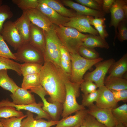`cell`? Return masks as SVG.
<instances>
[{
	"instance_id": "obj_1",
	"label": "cell",
	"mask_w": 127,
	"mask_h": 127,
	"mask_svg": "<svg viewBox=\"0 0 127 127\" xmlns=\"http://www.w3.org/2000/svg\"><path fill=\"white\" fill-rule=\"evenodd\" d=\"M69 77L59 66L50 60L44 59L40 74V83L49 95V102L64 103L66 94L65 84Z\"/></svg>"
},
{
	"instance_id": "obj_2",
	"label": "cell",
	"mask_w": 127,
	"mask_h": 127,
	"mask_svg": "<svg viewBox=\"0 0 127 127\" xmlns=\"http://www.w3.org/2000/svg\"><path fill=\"white\" fill-rule=\"evenodd\" d=\"M54 25L58 37L70 53H78L79 48L87 34L82 33L71 27Z\"/></svg>"
},
{
	"instance_id": "obj_3",
	"label": "cell",
	"mask_w": 127,
	"mask_h": 127,
	"mask_svg": "<svg viewBox=\"0 0 127 127\" xmlns=\"http://www.w3.org/2000/svg\"><path fill=\"white\" fill-rule=\"evenodd\" d=\"M70 54L71 68L69 79L70 81L73 83L82 82L87 71L103 60V58L100 57L94 60H87L81 56L78 53Z\"/></svg>"
},
{
	"instance_id": "obj_4",
	"label": "cell",
	"mask_w": 127,
	"mask_h": 127,
	"mask_svg": "<svg viewBox=\"0 0 127 127\" xmlns=\"http://www.w3.org/2000/svg\"><path fill=\"white\" fill-rule=\"evenodd\" d=\"M81 83H72L70 79L66 82L65 98L63 103V108L61 114L63 118L78 110L86 109L82 105L79 104L76 100V98L80 94V85Z\"/></svg>"
},
{
	"instance_id": "obj_5",
	"label": "cell",
	"mask_w": 127,
	"mask_h": 127,
	"mask_svg": "<svg viewBox=\"0 0 127 127\" xmlns=\"http://www.w3.org/2000/svg\"><path fill=\"white\" fill-rule=\"evenodd\" d=\"M44 32L45 40L44 59L51 61L61 67L60 47L62 44L56 33L54 25L49 30Z\"/></svg>"
},
{
	"instance_id": "obj_6",
	"label": "cell",
	"mask_w": 127,
	"mask_h": 127,
	"mask_svg": "<svg viewBox=\"0 0 127 127\" xmlns=\"http://www.w3.org/2000/svg\"><path fill=\"white\" fill-rule=\"evenodd\" d=\"M13 54L16 60L21 63H36L42 65L44 63L43 53L29 42L23 44Z\"/></svg>"
},
{
	"instance_id": "obj_7",
	"label": "cell",
	"mask_w": 127,
	"mask_h": 127,
	"mask_svg": "<svg viewBox=\"0 0 127 127\" xmlns=\"http://www.w3.org/2000/svg\"><path fill=\"white\" fill-rule=\"evenodd\" d=\"M30 90L31 92L36 94L41 99L43 104L42 108L44 111L50 115L51 120L59 121L60 115L63 111V103L57 102L51 103L48 101L45 96L48 94L41 85Z\"/></svg>"
},
{
	"instance_id": "obj_8",
	"label": "cell",
	"mask_w": 127,
	"mask_h": 127,
	"mask_svg": "<svg viewBox=\"0 0 127 127\" xmlns=\"http://www.w3.org/2000/svg\"><path fill=\"white\" fill-rule=\"evenodd\" d=\"M115 61L114 59L111 58L97 63L95 65V69L87 73L84 76L83 79L94 82L98 87L104 85L105 75L111 66Z\"/></svg>"
},
{
	"instance_id": "obj_9",
	"label": "cell",
	"mask_w": 127,
	"mask_h": 127,
	"mask_svg": "<svg viewBox=\"0 0 127 127\" xmlns=\"http://www.w3.org/2000/svg\"><path fill=\"white\" fill-rule=\"evenodd\" d=\"M111 20L109 27L114 28L115 36L114 42L117 38V26L123 20L127 19V0H115L110 11Z\"/></svg>"
},
{
	"instance_id": "obj_10",
	"label": "cell",
	"mask_w": 127,
	"mask_h": 127,
	"mask_svg": "<svg viewBox=\"0 0 127 127\" xmlns=\"http://www.w3.org/2000/svg\"><path fill=\"white\" fill-rule=\"evenodd\" d=\"M0 34L4 40L15 50L24 43L14 22L11 21L4 23Z\"/></svg>"
},
{
	"instance_id": "obj_11",
	"label": "cell",
	"mask_w": 127,
	"mask_h": 127,
	"mask_svg": "<svg viewBox=\"0 0 127 127\" xmlns=\"http://www.w3.org/2000/svg\"><path fill=\"white\" fill-rule=\"evenodd\" d=\"M93 17L78 15L70 18L69 21L63 26L74 28L80 32L87 33L94 35H99L97 30L90 24V20Z\"/></svg>"
},
{
	"instance_id": "obj_12",
	"label": "cell",
	"mask_w": 127,
	"mask_h": 127,
	"mask_svg": "<svg viewBox=\"0 0 127 127\" xmlns=\"http://www.w3.org/2000/svg\"><path fill=\"white\" fill-rule=\"evenodd\" d=\"M88 107V114L107 127H113L118 123L112 114L111 109L100 108L94 104Z\"/></svg>"
},
{
	"instance_id": "obj_13",
	"label": "cell",
	"mask_w": 127,
	"mask_h": 127,
	"mask_svg": "<svg viewBox=\"0 0 127 127\" xmlns=\"http://www.w3.org/2000/svg\"><path fill=\"white\" fill-rule=\"evenodd\" d=\"M43 105V103L42 102L25 105H17L13 104L7 99H3L0 101V106H13L15 107L18 111L23 110L36 113L37 115L36 117V119L44 118L48 121H51V119L50 115L43 110L42 108Z\"/></svg>"
},
{
	"instance_id": "obj_14",
	"label": "cell",
	"mask_w": 127,
	"mask_h": 127,
	"mask_svg": "<svg viewBox=\"0 0 127 127\" xmlns=\"http://www.w3.org/2000/svg\"><path fill=\"white\" fill-rule=\"evenodd\" d=\"M24 11L31 23L44 31H48L54 25L46 16L37 8Z\"/></svg>"
},
{
	"instance_id": "obj_15",
	"label": "cell",
	"mask_w": 127,
	"mask_h": 127,
	"mask_svg": "<svg viewBox=\"0 0 127 127\" xmlns=\"http://www.w3.org/2000/svg\"><path fill=\"white\" fill-rule=\"evenodd\" d=\"M98 88L96 105L102 108L112 109L116 107L118 103L115 100L111 91L104 85Z\"/></svg>"
},
{
	"instance_id": "obj_16",
	"label": "cell",
	"mask_w": 127,
	"mask_h": 127,
	"mask_svg": "<svg viewBox=\"0 0 127 127\" xmlns=\"http://www.w3.org/2000/svg\"><path fill=\"white\" fill-rule=\"evenodd\" d=\"M73 115L63 118L58 121L56 127H73L83 125L88 114V110H81L75 112Z\"/></svg>"
},
{
	"instance_id": "obj_17",
	"label": "cell",
	"mask_w": 127,
	"mask_h": 127,
	"mask_svg": "<svg viewBox=\"0 0 127 127\" xmlns=\"http://www.w3.org/2000/svg\"><path fill=\"white\" fill-rule=\"evenodd\" d=\"M14 22L23 43L29 42L31 23L25 11H23L21 16Z\"/></svg>"
},
{
	"instance_id": "obj_18",
	"label": "cell",
	"mask_w": 127,
	"mask_h": 127,
	"mask_svg": "<svg viewBox=\"0 0 127 127\" xmlns=\"http://www.w3.org/2000/svg\"><path fill=\"white\" fill-rule=\"evenodd\" d=\"M60 1L63 5L75 10L78 15L100 17H104L105 14L102 11L91 9L71 0H62Z\"/></svg>"
},
{
	"instance_id": "obj_19",
	"label": "cell",
	"mask_w": 127,
	"mask_h": 127,
	"mask_svg": "<svg viewBox=\"0 0 127 127\" xmlns=\"http://www.w3.org/2000/svg\"><path fill=\"white\" fill-rule=\"evenodd\" d=\"M29 42L41 52L44 56L45 49V40L43 30L31 23Z\"/></svg>"
},
{
	"instance_id": "obj_20",
	"label": "cell",
	"mask_w": 127,
	"mask_h": 127,
	"mask_svg": "<svg viewBox=\"0 0 127 127\" xmlns=\"http://www.w3.org/2000/svg\"><path fill=\"white\" fill-rule=\"evenodd\" d=\"M37 8L46 16L54 25L63 26L69 21L70 18L60 15L45 4L39 3Z\"/></svg>"
},
{
	"instance_id": "obj_21",
	"label": "cell",
	"mask_w": 127,
	"mask_h": 127,
	"mask_svg": "<svg viewBox=\"0 0 127 127\" xmlns=\"http://www.w3.org/2000/svg\"><path fill=\"white\" fill-rule=\"evenodd\" d=\"M12 102L18 105H25L36 103L33 95L30 91L19 87L14 93L10 95Z\"/></svg>"
},
{
	"instance_id": "obj_22",
	"label": "cell",
	"mask_w": 127,
	"mask_h": 127,
	"mask_svg": "<svg viewBox=\"0 0 127 127\" xmlns=\"http://www.w3.org/2000/svg\"><path fill=\"white\" fill-rule=\"evenodd\" d=\"M27 116L21 122L20 127H51L56 125L58 121H46L42 119H36L32 112L27 111Z\"/></svg>"
},
{
	"instance_id": "obj_23",
	"label": "cell",
	"mask_w": 127,
	"mask_h": 127,
	"mask_svg": "<svg viewBox=\"0 0 127 127\" xmlns=\"http://www.w3.org/2000/svg\"><path fill=\"white\" fill-rule=\"evenodd\" d=\"M127 71V54H124L119 60L115 61L109 68L107 73L109 77L123 78Z\"/></svg>"
},
{
	"instance_id": "obj_24",
	"label": "cell",
	"mask_w": 127,
	"mask_h": 127,
	"mask_svg": "<svg viewBox=\"0 0 127 127\" xmlns=\"http://www.w3.org/2000/svg\"><path fill=\"white\" fill-rule=\"evenodd\" d=\"M39 3L46 4L60 15L64 17L71 18L78 15L75 12L67 8L59 1L55 0H38Z\"/></svg>"
},
{
	"instance_id": "obj_25",
	"label": "cell",
	"mask_w": 127,
	"mask_h": 127,
	"mask_svg": "<svg viewBox=\"0 0 127 127\" xmlns=\"http://www.w3.org/2000/svg\"><path fill=\"white\" fill-rule=\"evenodd\" d=\"M81 45L93 49L96 47L106 49L110 48L105 39H103L99 35L91 34H87L86 37L83 40Z\"/></svg>"
},
{
	"instance_id": "obj_26",
	"label": "cell",
	"mask_w": 127,
	"mask_h": 127,
	"mask_svg": "<svg viewBox=\"0 0 127 127\" xmlns=\"http://www.w3.org/2000/svg\"><path fill=\"white\" fill-rule=\"evenodd\" d=\"M104 85L110 90L127 89V80L122 78L107 77L105 79Z\"/></svg>"
},
{
	"instance_id": "obj_27",
	"label": "cell",
	"mask_w": 127,
	"mask_h": 127,
	"mask_svg": "<svg viewBox=\"0 0 127 127\" xmlns=\"http://www.w3.org/2000/svg\"><path fill=\"white\" fill-rule=\"evenodd\" d=\"M7 71L8 70H0V87L13 94L19 87L8 76Z\"/></svg>"
},
{
	"instance_id": "obj_28",
	"label": "cell",
	"mask_w": 127,
	"mask_h": 127,
	"mask_svg": "<svg viewBox=\"0 0 127 127\" xmlns=\"http://www.w3.org/2000/svg\"><path fill=\"white\" fill-rule=\"evenodd\" d=\"M60 67L66 73L70 76L71 68L70 53L62 44L60 46Z\"/></svg>"
},
{
	"instance_id": "obj_29",
	"label": "cell",
	"mask_w": 127,
	"mask_h": 127,
	"mask_svg": "<svg viewBox=\"0 0 127 127\" xmlns=\"http://www.w3.org/2000/svg\"><path fill=\"white\" fill-rule=\"evenodd\" d=\"M40 85V74L28 75L23 76L21 87L30 90Z\"/></svg>"
},
{
	"instance_id": "obj_30",
	"label": "cell",
	"mask_w": 127,
	"mask_h": 127,
	"mask_svg": "<svg viewBox=\"0 0 127 127\" xmlns=\"http://www.w3.org/2000/svg\"><path fill=\"white\" fill-rule=\"evenodd\" d=\"M112 114L118 123L127 127V104L125 103L111 109Z\"/></svg>"
},
{
	"instance_id": "obj_31",
	"label": "cell",
	"mask_w": 127,
	"mask_h": 127,
	"mask_svg": "<svg viewBox=\"0 0 127 127\" xmlns=\"http://www.w3.org/2000/svg\"><path fill=\"white\" fill-rule=\"evenodd\" d=\"M43 65L38 64L25 63L20 64V69L22 75H25L34 74H40Z\"/></svg>"
},
{
	"instance_id": "obj_32",
	"label": "cell",
	"mask_w": 127,
	"mask_h": 127,
	"mask_svg": "<svg viewBox=\"0 0 127 127\" xmlns=\"http://www.w3.org/2000/svg\"><path fill=\"white\" fill-rule=\"evenodd\" d=\"M20 64L10 59L0 56V70L10 69L15 71L19 76L22 75Z\"/></svg>"
},
{
	"instance_id": "obj_33",
	"label": "cell",
	"mask_w": 127,
	"mask_h": 127,
	"mask_svg": "<svg viewBox=\"0 0 127 127\" xmlns=\"http://www.w3.org/2000/svg\"><path fill=\"white\" fill-rule=\"evenodd\" d=\"M24 115L22 112L17 110L13 107L0 106V118L7 119L13 117H19Z\"/></svg>"
},
{
	"instance_id": "obj_34",
	"label": "cell",
	"mask_w": 127,
	"mask_h": 127,
	"mask_svg": "<svg viewBox=\"0 0 127 127\" xmlns=\"http://www.w3.org/2000/svg\"><path fill=\"white\" fill-rule=\"evenodd\" d=\"M78 53L82 57L89 60H94L99 57V53L94 49L81 46L79 48Z\"/></svg>"
},
{
	"instance_id": "obj_35",
	"label": "cell",
	"mask_w": 127,
	"mask_h": 127,
	"mask_svg": "<svg viewBox=\"0 0 127 127\" xmlns=\"http://www.w3.org/2000/svg\"><path fill=\"white\" fill-rule=\"evenodd\" d=\"M12 3L23 11L37 8L38 0H12Z\"/></svg>"
},
{
	"instance_id": "obj_36",
	"label": "cell",
	"mask_w": 127,
	"mask_h": 127,
	"mask_svg": "<svg viewBox=\"0 0 127 127\" xmlns=\"http://www.w3.org/2000/svg\"><path fill=\"white\" fill-rule=\"evenodd\" d=\"M13 13L10 7L6 4L0 6V34L5 21L13 16Z\"/></svg>"
},
{
	"instance_id": "obj_37",
	"label": "cell",
	"mask_w": 127,
	"mask_h": 127,
	"mask_svg": "<svg viewBox=\"0 0 127 127\" xmlns=\"http://www.w3.org/2000/svg\"><path fill=\"white\" fill-rule=\"evenodd\" d=\"M26 116V115L19 117H13L7 119L0 118V122L3 127H20L22 120Z\"/></svg>"
},
{
	"instance_id": "obj_38",
	"label": "cell",
	"mask_w": 127,
	"mask_h": 127,
	"mask_svg": "<svg viewBox=\"0 0 127 127\" xmlns=\"http://www.w3.org/2000/svg\"><path fill=\"white\" fill-rule=\"evenodd\" d=\"M0 56L16 60L13 53L11 51L0 34Z\"/></svg>"
},
{
	"instance_id": "obj_39",
	"label": "cell",
	"mask_w": 127,
	"mask_h": 127,
	"mask_svg": "<svg viewBox=\"0 0 127 127\" xmlns=\"http://www.w3.org/2000/svg\"><path fill=\"white\" fill-rule=\"evenodd\" d=\"M118 30L117 37L120 41L123 42L127 40V20L124 19L121 21L117 26Z\"/></svg>"
},
{
	"instance_id": "obj_40",
	"label": "cell",
	"mask_w": 127,
	"mask_h": 127,
	"mask_svg": "<svg viewBox=\"0 0 127 127\" xmlns=\"http://www.w3.org/2000/svg\"><path fill=\"white\" fill-rule=\"evenodd\" d=\"M75 1L80 4L91 9L103 12V0H75Z\"/></svg>"
},
{
	"instance_id": "obj_41",
	"label": "cell",
	"mask_w": 127,
	"mask_h": 127,
	"mask_svg": "<svg viewBox=\"0 0 127 127\" xmlns=\"http://www.w3.org/2000/svg\"><path fill=\"white\" fill-rule=\"evenodd\" d=\"M98 95L97 90L92 93L87 94H82V105L84 107H88L96 102L97 99Z\"/></svg>"
},
{
	"instance_id": "obj_42",
	"label": "cell",
	"mask_w": 127,
	"mask_h": 127,
	"mask_svg": "<svg viewBox=\"0 0 127 127\" xmlns=\"http://www.w3.org/2000/svg\"><path fill=\"white\" fill-rule=\"evenodd\" d=\"M97 87L96 84L92 81L84 79L80 85V89L84 94H87L93 92L97 90Z\"/></svg>"
},
{
	"instance_id": "obj_43",
	"label": "cell",
	"mask_w": 127,
	"mask_h": 127,
	"mask_svg": "<svg viewBox=\"0 0 127 127\" xmlns=\"http://www.w3.org/2000/svg\"><path fill=\"white\" fill-rule=\"evenodd\" d=\"M83 125L85 127H107L94 117L88 114L87 115Z\"/></svg>"
},
{
	"instance_id": "obj_44",
	"label": "cell",
	"mask_w": 127,
	"mask_h": 127,
	"mask_svg": "<svg viewBox=\"0 0 127 127\" xmlns=\"http://www.w3.org/2000/svg\"><path fill=\"white\" fill-rule=\"evenodd\" d=\"M115 101L118 103L121 101L127 99V89L119 90H111Z\"/></svg>"
},
{
	"instance_id": "obj_45",
	"label": "cell",
	"mask_w": 127,
	"mask_h": 127,
	"mask_svg": "<svg viewBox=\"0 0 127 127\" xmlns=\"http://www.w3.org/2000/svg\"><path fill=\"white\" fill-rule=\"evenodd\" d=\"M94 27L98 32L99 36L103 39H105V38L109 36V34L106 29V26L105 24Z\"/></svg>"
},
{
	"instance_id": "obj_46",
	"label": "cell",
	"mask_w": 127,
	"mask_h": 127,
	"mask_svg": "<svg viewBox=\"0 0 127 127\" xmlns=\"http://www.w3.org/2000/svg\"><path fill=\"white\" fill-rule=\"evenodd\" d=\"M115 0H103L102 4L103 12L105 13L110 12V9Z\"/></svg>"
},
{
	"instance_id": "obj_47",
	"label": "cell",
	"mask_w": 127,
	"mask_h": 127,
	"mask_svg": "<svg viewBox=\"0 0 127 127\" xmlns=\"http://www.w3.org/2000/svg\"><path fill=\"white\" fill-rule=\"evenodd\" d=\"M106 18L103 17H93L90 20V24L94 26L105 24Z\"/></svg>"
},
{
	"instance_id": "obj_48",
	"label": "cell",
	"mask_w": 127,
	"mask_h": 127,
	"mask_svg": "<svg viewBox=\"0 0 127 127\" xmlns=\"http://www.w3.org/2000/svg\"><path fill=\"white\" fill-rule=\"evenodd\" d=\"M113 127H127L122 123H118Z\"/></svg>"
},
{
	"instance_id": "obj_49",
	"label": "cell",
	"mask_w": 127,
	"mask_h": 127,
	"mask_svg": "<svg viewBox=\"0 0 127 127\" xmlns=\"http://www.w3.org/2000/svg\"><path fill=\"white\" fill-rule=\"evenodd\" d=\"M2 0H0V6L3 4Z\"/></svg>"
},
{
	"instance_id": "obj_50",
	"label": "cell",
	"mask_w": 127,
	"mask_h": 127,
	"mask_svg": "<svg viewBox=\"0 0 127 127\" xmlns=\"http://www.w3.org/2000/svg\"><path fill=\"white\" fill-rule=\"evenodd\" d=\"M0 127H3V126L1 123L0 122Z\"/></svg>"
},
{
	"instance_id": "obj_51",
	"label": "cell",
	"mask_w": 127,
	"mask_h": 127,
	"mask_svg": "<svg viewBox=\"0 0 127 127\" xmlns=\"http://www.w3.org/2000/svg\"><path fill=\"white\" fill-rule=\"evenodd\" d=\"M80 127H85L84 125H83L80 126Z\"/></svg>"
},
{
	"instance_id": "obj_52",
	"label": "cell",
	"mask_w": 127,
	"mask_h": 127,
	"mask_svg": "<svg viewBox=\"0 0 127 127\" xmlns=\"http://www.w3.org/2000/svg\"><path fill=\"white\" fill-rule=\"evenodd\" d=\"M80 127V126H76L73 127Z\"/></svg>"
},
{
	"instance_id": "obj_53",
	"label": "cell",
	"mask_w": 127,
	"mask_h": 127,
	"mask_svg": "<svg viewBox=\"0 0 127 127\" xmlns=\"http://www.w3.org/2000/svg\"></svg>"
}]
</instances>
